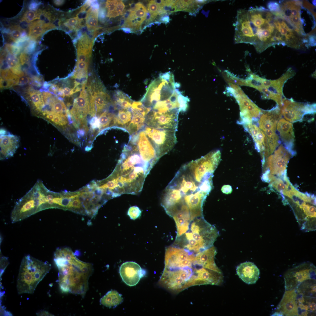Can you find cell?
<instances>
[{"label":"cell","mask_w":316,"mask_h":316,"mask_svg":"<svg viewBox=\"0 0 316 316\" xmlns=\"http://www.w3.org/2000/svg\"><path fill=\"white\" fill-rule=\"evenodd\" d=\"M212 176L202 171L195 160L183 165L163 193L161 204L166 213L189 215L191 221L203 217L202 207L212 187Z\"/></svg>","instance_id":"6da1fadb"},{"label":"cell","mask_w":316,"mask_h":316,"mask_svg":"<svg viewBox=\"0 0 316 316\" xmlns=\"http://www.w3.org/2000/svg\"><path fill=\"white\" fill-rule=\"evenodd\" d=\"M153 167L140 154L135 141L130 139L123 147L114 170L107 178L112 182L114 191L118 195L137 194L142 190Z\"/></svg>","instance_id":"7a4b0ae2"},{"label":"cell","mask_w":316,"mask_h":316,"mask_svg":"<svg viewBox=\"0 0 316 316\" xmlns=\"http://www.w3.org/2000/svg\"><path fill=\"white\" fill-rule=\"evenodd\" d=\"M54 261L58 270V282L64 293L84 296L88 288V280L92 271L90 263L78 259L73 253L56 250Z\"/></svg>","instance_id":"3957f363"},{"label":"cell","mask_w":316,"mask_h":316,"mask_svg":"<svg viewBox=\"0 0 316 316\" xmlns=\"http://www.w3.org/2000/svg\"><path fill=\"white\" fill-rule=\"evenodd\" d=\"M192 221L190 230L176 238L174 245L196 255L213 246L219 233L216 227L207 222L203 216Z\"/></svg>","instance_id":"277c9868"},{"label":"cell","mask_w":316,"mask_h":316,"mask_svg":"<svg viewBox=\"0 0 316 316\" xmlns=\"http://www.w3.org/2000/svg\"><path fill=\"white\" fill-rule=\"evenodd\" d=\"M51 268V265L47 261L40 260L30 255L25 256L20 266L17 279L18 293H33Z\"/></svg>","instance_id":"5b68a950"},{"label":"cell","mask_w":316,"mask_h":316,"mask_svg":"<svg viewBox=\"0 0 316 316\" xmlns=\"http://www.w3.org/2000/svg\"><path fill=\"white\" fill-rule=\"evenodd\" d=\"M46 189L42 181L38 180L32 188L16 202L11 214V222L21 221L47 209Z\"/></svg>","instance_id":"8992f818"},{"label":"cell","mask_w":316,"mask_h":316,"mask_svg":"<svg viewBox=\"0 0 316 316\" xmlns=\"http://www.w3.org/2000/svg\"><path fill=\"white\" fill-rule=\"evenodd\" d=\"M192 268L171 269L164 268L159 284L166 289L176 293L194 286L195 276Z\"/></svg>","instance_id":"52a82bcc"},{"label":"cell","mask_w":316,"mask_h":316,"mask_svg":"<svg viewBox=\"0 0 316 316\" xmlns=\"http://www.w3.org/2000/svg\"><path fill=\"white\" fill-rule=\"evenodd\" d=\"M144 130L160 158L171 150L176 143V130L147 126Z\"/></svg>","instance_id":"ba28073f"},{"label":"cell","mask_w":316,"mask_h":316,"mask_svg":"<svg viewBox=\"0 0 316 316\" xmlns=\"http://www.w3.org/2000/svg\"><path fill=\"white\" fill-rule=\"evenodd\" d=\"M316 267L312 263L305 262L288 270L284 277L286 290L295 289L308 280H315Z\"/></svg>","instance_id":"9c48e42d"},{"label":"cell","mask_w":316,"mask_h":316,"mask_svg":"<svg viewBox=\"0 0 316 316\" xmlns=\"http://www.w3.org/2000/svg\"><path fill=\"white\" fill-rule=\"evenodd\" d=\"M195 255L188 250L174 245L166 248L165 268L174 269L192 267Z\"/></svg>","instance_id":"30bf717a"},{"label":"cell","mask_w":316,"mask_h":316,"mask_svg":"<svg viewBox=\"0 0 316 316\" xmlns=\"http://www.w3.org/2000/svg\"><path fill=\"white\" fill-rule=\"evenodd\" d=\"M281 112L285 119L291 123L300 121L306 114L315 112V104H306L296 102L292 99H283Z\"/></svg>","instance_id":"8fae6325"},{"label":"cell","mask_w":316,"mask_h":316,"mask_svg":"<svg viewBox=\"0 0 316 316\" xmlns=\"http://www.w3.org/2000/svg\"><path fill=\"white\" fill-rule=\"evenodd\" d=\"M180 112L177 109L163 113L150 111L145 117V124L149 127L176 131Z\"/></svg>","instance_id":"7c38bea8"},{"label":"cell","mask_w":316,"mask_h":316,"mask_svg":"<svg viewBox=\"0 0 316 316\" xmlns=\"http://www.w3.org/2000/svg\"><path fill=\"white\" fill-rule=\"evenodd\" d=\"M289 159V152L281 145L273 154L265 159L263 164L265 163L267 167L269 168L272 174L281 175L286 170Z\"/></svg>","instance_id":"4fadbf2b"},{"label":"cell","mask_w":316,"mask_h":316,"mask_svg":"<svg viewBox=\"0 0 316 316\" xmlns=\"http://www.w3.org/2000/svg\"><path fill=\"white\" fill-rule=\"evenodd\" d=\"M140 266L133 262L123 263L119 269V273L124 282L130 286L136 285L145 272Z\"/></svg>","instance_id":"5bb4252c"},{"label":"cell","mask_w":316,"mask_h":316,"mask_svg":"<svg viewBox=\"0 0 316 316\" xmlns=\"http://www.w3.org/2000/svg\"><path fill=\"white\" fill-rule=\"evenodd\" d=\"M193 269L195 276V285L204 284L219 285L223 282V276L221 272L197 266H194Z\"/></svg>","instance_id":"9a60e30c"},{"label":"cell","mask_w":316,"mask_h":316,"mask_svg":"<svg viewBox=\"0 0 316 316\" xmlns=\"http://www.w3.org/2000/svg\"><path fill=\"white\" fill-rule=\"evenodd\" d=\"M0 139L1 160L12 157L19 146V138L4 129H1Z\"/></svg>","instance_id":"2e32d148"},{"label":"cell","mask_w":316,"mask_h":316,"mask_svg":"<svg viewBox=\"0 0 316 316\" xmlns=\"http://www.w3.org/2000/svg\"><path fill=\"white\" fill-rule=\"evenodd\" d=\"M243 125L245 129L253 138L256 149L260 152L262 159H265L270 154L267 140L265 134L255 124L249 123Z\"/></svg>","instance_id":"e0dca14e"},{"label":"cell","mask_w":316,"mask_h":316,"mask_svg":"<svg viewBox=\"0 0 316 316\" xmlns=\"http://www.w3.org/2000/svg\"><path fill=\"white\" fill-rule=\"evenodd\" d=\"M297 296L295 289L286 290L277 307V311L286 316L299 315Z\"/></svg>","instance_id":"ac0fdd59"},{"label":"cell","mask_w":316,"mask_h":316,"mask_svg":"<svg viewBox=\"0 0 316 316\" xmlns=\"http://www.w3.org/2000/svg\"><path fill=\"white\" fill-rule=\"evenodd\" d=\"M129 13L125 19L124 25L134 31L138 30L145 20L147 10L144 6L139 2L129 9Z\"/></svg>","instance_id":"d6986e66"},{"label":"cell","mask_w":316,"mask_h":316,"mask_svg":"<svg viewBox=\"0 0 316 316\" xmlns=\"http://www.w3.org/2000/svg\"><path fill=\"white\" fill-rule=\"evenodd\" d=\"M276 129L285 148L290 153L293 155L295 136L292 123L281 118L277 123Z\"/></svg>","instance_id":"ffe728a7"},{"label":"cell","mask_w":316,"mask_h":316,"mask_svg":"<svg viewBox=\"0 0 316 316\" xmlns=\"http://www.w3.org/2000/svg\"><path fill=\"white\" fill-rule=\"evenodd\" d=\"M217 250L214 246L195 255L193 265L221 272L216 265L214 258Z\"/></svg>","instance_id":"44dd1931"},{"label":"cell","mask_w":316,"mask_h":316,"mask_svg":"<svg viewBox=\"0 0 316 316\" xmlns=\"http://www.w3.org/2000/svg\"><path fill=\"white\" fill-rule=\"evenodd\" d=\"M237 275L242 280L248 284H255L258 280L260 270L253 262H246L240 264L236 269Z\"/></svg>","instance_id":"7402d4cb"},{"label":"cell","mask_w":316,"mask_h":316,"mask_svg":"<svg viewBox=\"0 0 316 316\" xmlns=\"http://www.w3.org/2000/svg\"><path fill=\"white\" fill-rule=\"evenodd\" d=\"M89 110V104L86 94L82 91L79 96L75 100L71 114L77 121L83 123Z\"/></svg>","instance_id":"603a6c76"},{"label":"cell","mask_w":316,"mask_h":316,"mask_svg":"<svg viewBox=\"0 0 316 316\" xmlns=\"http://www.w3.org/2000/svg\"><path fill=\"white\" fill-rule=\"evenodd\" d=\"M294 71L291 68L287 71L279 78L275 80H269L263 78L262 86L268 89L271 92L283 96V88L285 83L295 74Z\"/></svg>","instance_id":"cb8c5ba5"},{"label":"cell","mask_w":316,"mask_h":316,"mask_svg":"<svg viewBox=\"0 0 316 316\" xmlns=\"http://www.w3.org/2000/svg\"><path fill=\"white\" fill-rule=\"evenodd\" d=\"M26 95L32 109L38 116L44 105L42 94L39 91L31 90L26 92Z\"/></svg>","instance_id":"d4e9b609"},{"label":"cell","mask_w":316,"mask_h":316,"mask_svg":"<svg viewBox=\"0 0 316 316\" xmlns=\"http://www.w3.org/2000/svg\"><path fill=\"white\" fill-rule=\"evenodd\" d=\"M108 96L103 92H98L91 97L90 109L91 114L94 116L95 114L101 111L108 103Z\"/></svg>","instance_id":"484cf974"},{"label":"cell","mask_w":316,"mask_h":316,"mask_svg":"<svg viewBox=\"0 0 316 316\" xmlns=\"http://www.w3.org/2000/svg\"><path fill=\"white\" fill-rule=\"evenodd\" d=\"M49 24L50 23H47L42 20L31 23L29 26V37L32 40H36L46 31L49 30Z\"/></svg>","instance_id":"4316f807"},{"label":"cell","mask_w":316,"mask_h":316,"mask_svg":"<svg viewBox=\"0 0 316 316\" xmlns=\"http://www.w3.org/2000/svg\"><path fill=\"white\" fill-rule=\"evenodd\" d=\"M132 118L131 121L126 128L130 134L132 135L139 131L144 126L145 117L139 112L131 110Z\"/></svg>","instance_id":"83f0119b"},{"label":"cell","mask_w":316,"mask_h":316,"mask_svg":"<svg viewBox=\"0 0 316 316\" xmlns=\"http://www.w3.org/2000/svg\"><path fill=\"white\" fill-rule=\"evenodd\" d=\"M132 118V112L128 109H123L119 110L117 115L114 116L113 121V125L126 129L130 123Z\"/></svg>","instance_id":"f1b7e54d"},{"label":"cell","mask_w":316,"mask_h":316,"mask_svg":"<svg viewBox=\"0 0 316 316\" xmlns=\"http://www.w3.org/2000/svg\"><path fill=\"white\" fill-rule=\"evenodd\" d=\"M121 295L117 291L111 290L108 292L100 299V303L104 306L111 308L116 307L123 301Z\"/></svg>","instance_id":"f546056e"},{"label":"cell","mask_w":316,"mask_h":316,"mask_svg":"<svg viewBox=\"0 0 316 316\" xmlns=\"http://www.w3.org/2000/svg\"><path fill=\"white\" fill-rule=\"evenodd\" d=\"M7 64L11 71L14 74L19 77L24 75V73L22 71L19 60L15 55L9 53L6 57Z\"/></svg>","instance_id":"4dcf8cb0"},{"label":"cell","mask_w":316,"mask_h":316,"mask_svg":"<svg viewBox=\"0 0 316 316\" xmlns=\"http://www.w3.org/2000/svg\"><path fill=\"white\" fill-rule=\"evenodd\" d=\"M116 102L123 109H128L131 107L133 102L129 97L122 91L117 92Z\"/></svg>","instance_id":"1f68e13d"},{"label":"cell","mask_w":316,"mask_h":316,"mask_svg":"<svg viewBox=\"0 0 316 316\" xmlns=\"http://www.w3.org/2000/svg\"><path fill=\"white\" fill-rule=\"evenodd\" d=\"M98 11H92L87 13L86 25L88 30H94L98 24Z\"/></svg>","instance_id":"d6a6232c"},{"label":"cell","mask_w":316,"mask_h":316,"mask_svg":"<svg viewBox=\"0 0 316 316\" xmlns=\"http://www.w3.org/2000/svg\"><path fill=\"white\" fill-rule=\"evenodd\" d=\"M223 77L228 83H230L241 86H247V85L245 80L240 79L227 70L222 73Z\"/></svg>","instance_id":"836d02e7"},{"label":"cell","mask_w":316,"mask_h":316,"mask_svg":"<svg viewBox=\"0 0 316 316\" xmlns=\"http://www.w3.org/2000/svg\"><path fill=\"white\" fill-rule=\"evenodd\" d=\"M115 115L105 111L101 114L99 118L100 128H104L109 126L113 120Z\"/></svg>","instance_id":"e575fe53"},{"label":"cell","mask_w":316,"mask_h":316,"mask_svg":"<svg viewBox=\"0 0 316 316\" xmlns=\"http://www.w3.org/2000/svg\"><path fill=\"white\" fill-rule=\"evenodd\" d=\"M148 11L150 13L153 19L156 18L159 15H162L165 13L162 8L161 7L155 2L154 0L150 1L147 5Z\"/></svg>","instance_id":"d590c367"},{"label":"cell","mask_w":316,"mask_h":316,"mask_svg":"<svg viewBox=\"0 0 316 316\" xmlns=\"http://www.w3.org/2000/svg\"><path fill=\"white\" fill-rule=\"evenodd\" d=\"M42 12L43 11L40 9L34 11H27L23 16L22 20L25 22L30 23L34 20L39 19Z\"/></svg>","instance_id":"8d00e7d4"},{"label":"cell","mask_w":316,"mask_h":316,"mask_svg":"<svg viewBox=\"0 0 316 316\" xmlns=\"http://www.w3.org/2000/svg\"><path fill=\"white\" fill-rule=\"evenodd\" d=\"M1 78L5 80H14L16 81L19 78L7 68L1 70Z\"/></svg>","instance_id":"74e56055"},{"label":"cell","mask_w":316,"mask_h":316,"mask_svg":"<svg viewBox=\"0 0 316 316\" xmlns=\"http://www.w3.org/2000/svg\"><path fill=\"white\" fill-rule=\"evenodd\" d=\"M11 31L10 32V38L12 41L16 42L20 37L21 33V29L18 26L14 25L11 28Z\"/></svg>","instance_id":"f35d334b"},{"label":"cell","mask_w":316,"mask_h":316,"mask_svg":"<svg viewBox=\"0 0 316 316\" xmlns=\"http://www.w3.org/2000/svg\"><path fill=\"white\" fill-rule=\"evenodd\" d=\"M141 211L137 206H133L130 207L128 212V214L132 219H135L141 215Z\"/></svg>","instance_id":"ab89813d"},{"label":"cell","mask_w":316,"mask_h":316,"mask_svg":"<svg viewBox=\"0 0 316 316\" xmlns=\"http://www.w3.org/2000/svg\"><path fill=\"white\" fill-rule=\"evenodd\" d=\"M119 0H107L106 4V6L107 8V16L109 15L112 12L115 11L116 5L119 2Z\"/></svg>","instance_id":"60d3db41"},{"label":"cell","mask_w":316,"mask_h":316,"mask_svg":"<svg viewBox=\"0 0 316 316\" xmlns=\"http://www.w3.org/2000/svg\"><path fill=\"white\" fill-rule=\"evenodd\" d=\"M267 7L272 12H279L281 11L280 5L276 1H270L268 2Z\"/></svg>","instance_id":"b9f144b4"},{"label":"cell","mask_w":316,"mask_h":316,"mask_svg":"<svg viewBox=\"0 0 316 316\" xmlns=\"http://www.w3.org/2000/svg\"><path fill=\"white\" fill-rule=\"evenodd\" d=\"M36 45V42L35 40L31 41L25 48V52L26 53H32L35 50Z\"/></svg>","instance_id":"7bdbcfd3"},{"label":"cell","mask_w":316,"mask_h":316,"mask_svg":"<svg viewBox=\"0 0 316 316\" xmlns=\"http://www.w3.org/2000/svg\"><path fill=\"white\" fill-rule=\"evenodd\" d=\"M30 80L29 77L24 75L19 77V78L16 82V85H25L30 82Z\"/></svg>","instance_id":"ee69618b"},{"label":"cell","mask_w":316,"mask_h":316,"mask_svg":"<svg viewBox=\"0 0 316 316\" xmlns=\"http://www.w3.org/2000/svg\"><path fill=\"white\" fill-rule=\"evenodd\" d=\"M20 59L22 65L29 64L30 59L29 56L27 53L25 52L22 53L20 56Z\"/></svg>","instance_id":"f6af8a7d"},{"label":"cell","mask_w":316,"mask_h":316,"mask_svg":"<svg viewBox=\"0 0 316 316\" xmlns=\"http://www.w3.org/2000/svg\"><path fill=\"white\" fill-rule=\"evenodd\" d=\"M71 200L68 207V209L71 207L75 208H80L81 207L82 204L80 202L76 197Z\"/></svg>","instance_id":"bcb514c9"},{"label":"cell","mask_w":316,"mask_h":316,"mask_svg":"<svg viewBox=\"0 0 316 316\" xmlns=\"http://www.w3.org/2000/svg\"><path fill=\"white\" fill-rule=\"evenodd\" d=\"M125 5L122 1L119 0V2L116 5L115 11L118 13L119 15H123L124 12V11Z\"/></svg>","instance_id":"7dc6e473"},{"label":"cell","mask_w":316,"mask_h":316,"mask_svg":"<svg viewBox=\"0 0 316 316\" xmlns=\"http://www.w3.org/2000/svg\"><path fill=\"white\" fill-rule=\"evenodd\" d=\"M88 67V62L78 61L76 70H87Z\"/></svg>","instance_id":"c3c4849f"},{"label":"cell","mask_w":316,"mask_h":316,"mask_svg":"<svg viewBox=\"0 0 316 316\" xmlns=\"http://www.w3.org/2000/svg\"><path fill=\"white\" fill-rule=\"evenodd\" d=\"M107 11L106 9L104 7H102L99 9V20L101 22H104V20L106 16H107Z\"/></svg>","instance_id":"681fc988"},{"label":"cell","mask_w":316,"mask_h":316,"mask_svg":"<svg viewBox=\"0 0 316 316\" xmlns=\"http://www.w3.org/2000/svg\"><path fill=\"white\" fill-rule=\"evenodd\" d=\"M40 4V3L36 1H32L29 5L28 8L30 10H32V11H36Z\"/></svg>","instance_id":"f907efd6"},{"label":"cell","mask_w":316,"mask_h":316,"mask_svg":"<svg viewBox=\"0 0 316 316\" xmlns=\"http://www.w3.org/2000/svg\"><path fill=\"white\" fill-rule=\"evenodd\" d=\"M87 15V13L85 11H80L76 15L78 21H80L83 19H86Z\"/></svg>","instance_id":"816d5d0a"},{"label":"cell","mask_w":316,"mask_h":316,"mask_svg":"<svg viewBox=\"0 0 316 316\" xmlns=\"http://www.w3.org/2000/svg\"><path fill=\"white\" fill-rule=\"evenodd\" d=\"M105 31H106V29L102 27H97L93 30V32L94 38Z\"/></svg>","instance_id":"f5cc1de1"},{"label":"cell","mask_w":316,"mask_h":316,"mask_svg":"<svg viewBox=\"0 0 316 316\" xmlns=\"http://www.w3.org/2000/svg\"><path fill=\"white\" fill-rule=\"evenodd\" d=\"M77 53L78 61L86 62L87 61H88V59L89 57V56L82 53Z\"/></svg>","instance_id":"db71d44e"},{"label":"cell","mask_w":316,"mask_h":316,"mask_svg":"<svg viewBox=\"0 0 316 316\" xmlns=\"http://www.w3.org/2000/svg\"><path fill=\"white\" fill-rule=\"evenodd\" d=\"M73 89H71L68 87H65L62 89V91L64 97L65 96H69L73 93Z\"/></svg>","instance_id":"11a10c76"},{"label":"cell","mask_w":316,"mask_h":316,"mask_svg":"<svg viewBox=\"0 0 316 316\" xmlns=\"http://www.w3.org/2000/svg\"><path fill=\"white\" fill-rule=\"evenodd\" d=\"M221 190L224 193L226 194H229L231 192L232 189L230 186L229 185H225L222 187Z\"/></svg>","instance_id":"9f6ffc18"},{"label":"cell","mask_w":316,"mask_h":316,"mask_svg":"<svg viewBox=\"0 0 316 316\" xmlns=\"http://www.w3.org/2000/svg\"><path fill=\"white\" fill-rule=\"evenodd\" d=\"M309 43L310 45L311 46H314L316 45V38L314 35H310L309 37Z\"/></svg>","instance_id":"6f0895ef"},{"label":"cell","mask_w":316,"mask_h":316,"mask_svg":"<svg viewBox=\"0 0 316 316\" xmlns=\"http://www.w3.org/2000/svg\"><path fill=\"white\" fill-rule=\"evenodd\" d=\"M279 31L280 32L281 35H285V37L288 34H287L288 31H287L286 28H285L283 27L282 26L281 28Z\"/></svg>","instance_id":"680465c9"},{"label":"cell","mask_w":316,"mask_h":316,"mask_svg":"<svg viewBox=\"0 0 316 316\" xmlns=\"http://www.w3.org/2000/svg\"><path fill=\"white\" fill-rule=\"evenodd\" d=\"M160 20L162 22L166 23H168L169 20V18L168 16H162L160 18Z\"/></svg>","instance_id":"91938a15"},{"label":"cell","mask_w":316,"mask_h":316,"mask_svg":"<svg viewBox=\"0 0 316 316\" xmlns=\"http://www.w3.org/2000/svg\"><path fill=\"white\" fill-rule=\"evenodd\" d=\"M263 35L264 37L267 38H269L271 36V33L268 30H265L263 32Z\"/></svg>","instance_id":"94428289"},{"label":"cell","mask_w":316,"mask_h":316,"mask_svg":"<svg viewBox=\"0 0 316 316\" xmlns=\"http://www.w3.org/2000/svg\"><path fill=\"white\" fill-rule=\"evenodd\" d=\"M37 315L40 316H50L51 314L46 311L43 310L42 311H40V312L37 314Z\"/></svg>","instance_id":"6125c7cd"},{"label":"cell","mask_w":316,"mask_h":316,"mask_svg":"<svg viewBox=\"0 0 316 316\" xmlns=\"http://www.w3.org/2000/svg\"><path fill=\"white\" fill-rule=\"evenodd\" d=\"M121 29L124 32L127 33H130L133 32L131 29L127 27H123L121 28Z\"/></svg>","instance_id":"be15d7a7"},{"label":"cell","mask_w":316,"mask_h":316,"mask_svg":"<svg viewBox=\"0 0 316 316\" xmlns=\"http://www.w3.org/2000/svg\"><path fill=\"white\" fill-rule=\"evenodd\" d=\"M54 4L57 6H59L62 5L64 2V0H54Z\"/></svg>","instance_id":"e7e4bbea"},{"label":"cell","mask_w":316,"mask_h":316,"mask_svg":"<svg viewBox=\"0 0 316 316\" xmlns=\"http://www.w3.org/2000/svg\"><path fill=\"white\" fill-rule=\"evenodd\" d=\"M272 316H284L283 314L280 312L277 311L272 314Z\"/></svg>","instance_id":"03108f58"},{"label":"cell","mask_w":316,"mask_h":316,"mask_svg":"<svg viewBox=\"0 0 316 316\" xmlns=\"http://www.w3.org/2000/svg\"><path fill=\"white\" fill-rule=\"evenodd\" d=\"M312 3L313 4L314 6H316V0H313L312 1Z\"/></svg>","instance_id":"003e7915"}]
</instances>
